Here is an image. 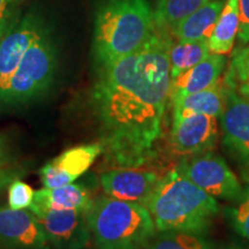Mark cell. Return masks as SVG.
<instances>
[{
	"instance_id": "22",
	"label": "cell",
	"mask_w": 249,
	"mask_h": 249,
	"mask_svg": "<svg viewBox=\"0 0 249 249\" xmlns=\"http://www.w3.org/2000/svg\"><path fill=\"white\" fill-rule=\"evenodd\" d=\"M223 83L249 99V46L235 50Z\"/></svg>"
},
{
	"instance_id": "18",
	"label": "cell",
	"mask_w": 249,
	"mask_h": 249,
	"mask_svg": "<svg viewBox=\"0 0 249 249\" xmlns=\"http://www.w3.org/2000/svg\"><path fill=\"white\" fill-rule=\"evenodd\" d=\"M240 26L238 0H226L213 33L208 39L211 53L225 55L232 51Z\"/></svg>"
},
{
	"instance_id": "24",
	"label": "cell",
	"mask_w": 249,
	"mask_h": 249,
	"mask_svg": "<svg viewBox=\"0 0 249 249\" xmlns=\"http://www.w3.org/2000/svg\"><path fill=\"white\" fill-rule=\"evenodd\" d=\"M35 192L27 182L17 179L8 186V207L15 210L29 209Z\"/></svg>"
},
{
	"instance_id": "20",
	"label": "cell",
	"mask_w": 249,
	"mask_h": 249,
	"mask_svg": "<svg viewBox=\"0 0 249 249\" xmlns=\"http://www.w3.org/2000/svg\"><path fill=\"white\" fill-rule=\"evenodd\" d=\"M211 0H158L154 9L155 26L169 31L174 24Z\"/></svg>"
},
{
	"instance_id": "11",
	"label": "cell",
	"mask_w": 249,
	"mask_h": 249,
	"mask_svg": "<svg viewBox=\"0 0 249 249\" xmlns=\"http://www.w3.org/2000/svg\"><path fill=\"white\" fill-rule=\"evenodd\" d=\"M103 152L101 143L82 144L67 149L39 170L44 188H55L75 182L88 171Z\"/></svg>"
},
{
	"instance_id": "10",
	"label": "cell",
	"mask_w": 249,
	"mask_h": 249,
	"mask_svg": "<svg viewBox=\"0 0 249 249\" xmlns=\"http://www.w3.org/2000/svg\"><path fill=\"white\" fill-rule=\"evenodd\" d=\"M45 28L38 15L29 13L0 39V98L23 55Z\"/></svg>"
},
{
	"instance_id": "14",
	"label": "cell",
	"mask_w": 249,
	"mask_h": 249,
	"mask_svg": "<svg viewBox=\"0 0 249 249\" xmlns=\"http://www.w3.org/2000/svg\"><path fill=\"white\" fill-rule=\"evenodd\" d=\"M226 57L210 53L207 58L171 80L170 101L210 88L220 81Z\"/></svg>"
},
{
	"instance_id": "29",
	"label": "cell",
	"mask_w": 249,
	"mask_h": 249,
	"mask_svg": "<svg viewBox=\"0 0 249 249\" xmlns=\"http://www.w3.org/2000/svg\"><path fill=\"white\" fill-rule=\"evenodd\" d=\"M225 249H249V245H232Z\"/></svg>"
},
{
	"instance_id": "8",
	"label": "cell",
	"mask_w": 249,
	"mask_h": 249,
	"mask_svg": "<svg viewBox=\"0 0 249 249\" xmlns=\"http://www.w3.org/2000/svg\"><path fill=\"white\" fill-rule=\"evenodd\" d=\"M225 88V107L220 116L223 143L233 160L249 170V99Z\"/></svg>"
},
{
	"instance_id": "3",
	"label": "cell",
	"mask_w": 249,
	"mask_h": 249,
	"mask_svg": "<svg viewBox=\"0 0 249 249\" xmlns=\"http://www.w3.org/2000/svg\"><path fill=\"white\" fill-rule=\"evenodd\" d=\"M145 208L157 231L204 234L219 211L218 202L174 167L161 177Z\"/></svg>"
},
{
	"instance_id": "16",
	"label": "cell",
	"mask_w": 249,
	"mask_h": 249,
	"mask_svg": "<svg viewBox=\"0 0 249 249\" xmlns=\"http://www.w3.org/2000/svg\"><path fill=\"white\" fill-rule=\"evenodd\" d=\"M89 189L82 183L43 188L35 192L30 208H45L54 210H80L87 211L92 203Z\"/></svg>"
},
{
	"instance_id": "30",
	"label": "cell",
	"mask_w": 249,
	"mask_h": 249,
	"mask_svg": "<svg viewBox=\"0 0 249 249\" xmlns=\"http://www.w3.org/2000/svg\"><path fill=\"white\" fill-rule=\"evenodd\" d=\"M0 249H2V248H1V247H0Z\"/></svg>"
},
{
	"instance_id": "26",
	"label": "cell",
	"mask_w": 249,
	"mask_h": 249,
	"mask_svg": "<svg viewBox=\"0 0 249 249\" xmlns=\"http://www.w3.org/2000/svg\"><path fill=\"white\" fill-rule=\"evenodd\" d=\"M240 26H239L238 38L242 44H249V0H238Z\"/></svg>"
},
{
	"instance_id": "27",
	"label": "cell",
	"mask_w": 249,
	"mask_h": 249,
	"mask_svg": "<svg viewBox=\"0 0 249 249\" xmlns=\"http://www.w3.org/2000/svg\"><path fill=\"white\" fill-rule=\"evenodd\" d=\"M15 160V151L11 140L6 134L0 133V167L7 166Z\"/></svg>"
},
{
	"instance_id": "1",
	"label": "cell",
	"mask_w": 249,
	"mask_h": 249,
	"mask_svg": "<svg viewBox=\"0 0 249 249\" xmlns=\"http://www.w3.org/2000/svg\"><path fill=\"white\" fill-rule=\"evenodd\" d=\"M173 38L158 29L134 53L98 70L91 107L105 160L140 167L156 156L170 98Z\"/></svg>"
},
{
	"instance_id": "15",
	"label": "cell",
	"mask_w": 249,
	"mask_h": 249,
	"mask_svg": "<svg viewBox=\"0 0 249 249\" xmlns=\"http://www.w3.org/2000/svg\"><path fill=\"white\" fill-rule=\"evenodd\" d=\"M225 90L223 81H219L210 88L174 99L171 102L173 105V119L192 114H204L218 119L225 107Z\"/></svg>"
},
{
	"instance_id": "23",
	"label": "cell",
	"mask_w": 249,
	"mask_h": 249,
	"mask_svg": "<svg viewBox=\"0 0 249 249\" xmlns=\"http://www.w3.org/2000/svg\"><path fill=\"white\" fill-rule=\"evenodd\" d=\"M224 214L232 229L249 241V185L242 189L238 200L224 209Z\"/></svg>"
},
{
	"instance_id": "13",
	"label": "cell",
	"mask_w": 249,
	"mask_h": 249,
	"mask_svg": "<svg viewBox=\"0 0 249 249\" xmlns=\"http://www.w3.org/2000/svg\"><path fill=\"white\" fill-rule=\"evenodd\" d=\"M161 177L139 167H118L99 177L105 195L123 201L139 202L144 205Z\"/></svg>"
},
{
	"instance_id": "5",
	"label": "cell",
	"mask_w": 249,
	"mask_h": 249,
	"mask_svg": "<svg viewBox=\"0 0 249 249\" xmlns=\"http://www.w3.org/2000/svg\"><path fill=\"white\" fill-rule=\"evenodd\" d=\"M57 68L58 49L46 27L12 75L0 98V107H14L36 101L52 86Z\"/></svg>"
},
{
	"instance_id": "19",
	"label": "cell",
	"mask_w": 249,
	"mask_h": 249,
	"mask_svg": "<svg viewBox=\"0 0 249 249\" xmlns=\"http://www.w3.org/2000/svg\"><path fill=\"white\" fill-rule=\"evenodd\" d=\"M211 53L208 40H178L170 49L171 80L203 60Z\"/></svg>"
},
{
	"instance_id": "6",
	"label": "cell",
	"mask_w": 249,
	"mask_h": 249,
	"mask_svg": "<svg viewBox=\"0 0 249 249\" xmlns=\"http://www.w3.org/2000/svg\"><path fill=\"white\" fill-rule=\"evenodd\" d=\"M176 169L216 200L234 202L244 189L226 160L211 151L186 157Z\"/></svg>"
},
{
	"instance_id": "4",
	"label": "cell",
	"mask_w": 249,
	"mask_h": 249,
	"mask_svg": "<svg viewBox=\"0 0 249 249\" xmlns=\"http://www.w3.org/2000/svg\"><path fill=\"white\" fill-rule=\"evenodd\" d=\"M86 217L97 249H144L157 232L145 205L107 195L92 200Z\"/></svg>"
},
{
	"instance_id": "28",
	"label": "cell",
	"mask_w": 249,
	"mask_h": 249,
	"mask_svg": "<svg viewBox=\"0 0 249 249\" xmlns=\"http://www.w3.org/2000/svg\"><path fill=\"white\" fill-rule=\"evenodd\" d=\"M24 176V171L17 167H0V193L7 188L9 183Z\"/></svg>"
},
{
	"instance_id": "12",
	"label": "cell",
	"mask_w": 249,
	"mask_h": 249,
	"mask_svg": "<svg viewBox=\"0 0 249 249\" xmlns=\"http://www.w3.org/2000/svg\"><path fill=\"white\" fill-rule=\"evenodd\" d=\"M0 247L2 249H52L30 210L0 207Z\"/></svg>"
},
{
	"instance_id": "9",
	"label": "cell",
	"mask_w": 249,
	"mask_h": 249,
	"mask_svg": "<svg viewBox=\"0 0 249 249\" xmlns=\"http://www.w3.org/2000/svg\"><path fill=\"white\" fill-rule=\"evenodd\" d=\"M218 119L204 114H192L173 119L171 147L176 155L193 157L209 152L218 141Z\"/></svg>"
},
{
	"instance_id": "17",
	"label": "cell",
	"mask_w": 249,
	"mask_h": 249,
	"mask_svg": "<svg viewBox=\"0 0 249 249\" xmlns=\"http://www.w3.org/2000/svg\"><path fill=\"white\" fill-rule=\"evenodd\" d=\"M225 0H211L169 30L178 40H208L222 13Z\"/></svg>"
},
{
	"instance_id": "2",
	"label": "cell",
	"mask_w": 249,
	"mask_h": 249,
	"mask_svg": "<svg viewBox=\"0 0 249 249\" xmlns=\"http://www.w3.org/2000/svg\"><path fill=\"white\" fill-rule=\"evenodd\" d=\"M156 30L148 0H101L92 36V58L97 70L138 51Z\"/></svg>"
},
{
	"instance_id": "25",
	"label": "cell",
	"mask_w": 249,
	"mask_h": 249,
	"mask_svg": "<svg viewBox=\"0 0 249 249\" xmlns=\"http://www.w3.org/2000/svg\"><path fill=\"white\" fill-rule=\"evenodd\" d=\"M21 0H0V39L20 21Z\"/></svg>"
},
{
	"instance_id": "7",
	"label": "cell",
	"mask_w": 249,
	"mask_h": 249,
	"mask_svg": "<svg viewBox=\"0 0 249 249\" xmlns=\"http://www.w3.org/2000/svg\"><path fill=\"white\" fill-rule=\"evenodd\" d=\"M53 249H86L91 241L86 211L30 208Z\"/></svg>"
},
{
	"instance_id": "21",
	"label": "cell",
	"mask_w": 249,
	"mask_h": 249,
	"mask_svg": "<svg viewBox=\"0 0 249 249\" xmlns=\"http://www.w3.org/2000/svg\"><path fill=\"white\" fill-rule=\"evenodd\" d=\"M144 249H214V247L202 233L157 231Z\"/></svg>"
}]
</instances>
